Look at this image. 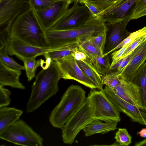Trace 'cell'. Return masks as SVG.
Listing matches in <instances>:
<instances>
[{
    "label": "cell",
    "mask_w": 146,
    "mask_h": 146,
    "mask_svg": "<svg viewBox=\"0 0 146 146\" xmlns=\"http://www.w3.org/2000/svg\"><path fill=\"white\" fill-rule=\"evenodd\" d=\"M61 74L56 62L52 61L46 69L36 76L30 97L26 106L27 113L33 112L58 91V83Z\"/></svg>",
    "instance_id": "1"
},
{
    "label": "cell",
    "mask_w": 146,
    "mask_h": 146,
    "mask_svg": "<svg viewBox=\"0 0 146 146\" xmlns=\"http://www.w3.org/2000/svg\"><path fill=\"white\" fill-rule=\"evenodd\" d=\"M114 138L119 146H128L131 143L132 137L126 128H118Z\"/></svg>",
    "instance_id": "30"
},
{
    "label": "cell",
    "mask_w": 146,
    "mask_h": 146,
    "mask_svg": "<svg viewBox=\"0 0 146 146\" xmlns=\"http://www.w3.org/2000/svg\"><path fill=\"white\" fill-rule=\"evenodd\" d=\"M146 7V0H139L136 3L132 14L141 10Z\"/></svg>",
    "instance_id": "39"
},
{
    "label": "cell",
    "mask_w": 146,
    "mask_h": 146,
    "mask_svg": "<svg viewBox=\"0 0 146 146\" xmlns=\"http://www.w3.org/2000/svg\"><path fill=\"white\" fill-rule=\"evenodd\" d=\"M94 107L90 98L86 97L81 107L61 129L63 142L72 144L81 130L88 123L95 119Z\"/></svg>",
    "instance_id": "5"
},
{
    "label": "cell",
    "mask_w": 146,
    "mask_h": 146,
    "mask_svg": "<svg viewBox=\"0 0 146 146\" xmlns=\"http://www.w3.org/2000/svg\"><path fill=\"white\" fill-rule=\"evenodd\" d=\"M72 3H78V0H72Z\"/></svg>",
    "instance_id": "42"
},
{
    "label": "cell",
    "mask_w": 146,
    "mask_h": 146,
    "mask_svg": "<svg viewBox=\"0 0 146 146\" xmlns=\"http://www.w3.org/2000/svg\"><path fill=\"white\" fill-rule=\"evenodd\" d=\"M131 17L129 16L124 20L116 23H105L106 40L102 56L108 54L109 52L130 34L131 33L127 30L126 27L131 20Z\"/></svg>",
    "instance_id": "14"
},
{
    "label": "cell",
    "mask_w": 146,
    "mask_h": 146,
    "mask_svg": "<svg viewBox=\"0 0 146 146\" xmlns=\"http://www.w3.org/2000/svg\"><path fill=\"white\" fill-rule=\"evenodd\" d=\"M21 71L11 69L0 61V86H9L22 90L25 87L20 82Z\"/></svg>",
    "instance_id": "18"
},
{
    "label": "cell",
    "mask_w": 146,
    "mask_h": 146,
    "mask_svg": "<svg viewBox=\"0 0 146 146\" xmlns=\"http://www.w3.org/2000/svg\"><path fill=\"white\" fill-rule=\"evenodd\" d=\"M23 113L22 110L13 107L0 108V133L19 119Z\"/></svg>",
    "instance_id": "20"
},
{
    "label": "cell",
    "mask_w": 146,
    "mask_h": 146,
    "mask_svg": "<svg viewBox=\"0 0 146 146\" xmlns=\"http://www.w3.org/2000/svg\"><path fill=\"white\" fill-rule=\"evenodd\" d=\"M88 96L94 106V119L104 121H120V111L108 98L104 90L91 89Z\"/></svg>",
    "instance_id": "7"
},
{
    "label": "cell",
    "mask_w": 146,
    "mask_h": 146,
    "mask_svg": "<svg viewBox=\"0 0 146 146\" xmlns=\"http://www.w3.org/2000/svg\"><path fill=\"white\" fill-rule=\"evenodd\" d=\"M86 55L102 78L108 74L111 66L109 54L104 56Z\"/></svg>",
    "instance_id": "23"
},
{
    "label": "cell",
    "mask_w": 146,
    "mask_h": 146,
    "mask_svg": "<svg viewBox=\"0 0 146 146\" xmlns=\"http://www.w3.org/2000/svg\"><path fill=\"white\" fill-rule=\"evenodd\" d=\"M56 61L60 70L62 78L76 80L91 89L96 88L83 72L72 54Z\"/></svg>",
    "instance_id": "11"
},
{
    "label": "cell",
    "mask_w": 146,
    "mask_h": 146,
    "mask_svg": "<svg viewBox=\"0 0 146 146\" xmlns=\"http://www.w3.org/2000/svg\"><path fill=\"white\" fill-rule=\"evenodd\" d=\"M31 7L29 0H0L1 30L9 33L14 21Z\"/></svg>",
    "instance_id": "9"
},
{
    "label": "cell",
    "mask_w": 146,
    "mask_h": 146,
    "mask_svg": "<svg viewBox=\"0 0 146 146\" xmlns=\"http://www.w3.org/2000/svg\"><path fill=\"white\" fill-rule=\"evenodd\" d=\"M132 82L140 87L142 103L146 108V62L139 69Z\"/></svg>",
    "instance_id": "24"
},
{
    "label": "cell",
    "mask_w": 146,
    "mask_h": 146,
    "mask_svg": "<svg viewBox=\"0 0 146 146\" xmlns=\"http://www.w3.org/2000/svg\"><path fill=\"white\" fill-rule=\"evenodd\" d=\"M120 0V1H123V0Z\"/></svg>",
    "instance_id": "44"
},
{
    "label": "cell",
    "mask_w": 146,
    "mask_h": 146,
    "mask_svg": "<svg viewBox=\"0 0 146 146\" xmlns=\"http://www.w3.org/2000/svg\"><path fill=\"white\" fill-rule=\"evenodd\" d=\"M146 60V40L140 49L119 74V77L132 82L137 71Z\"/></svg>",
    "instance_id": "17"
},
{
    "label": "cell",
    "mask_w": 146,
    "mask_h": 146,
    "mask_svg": "<svg viewBox=\"0 0 146 146\" xmlns=\"http://www.w3.org/2000/svg\"><path fill=\"white\" fill-rule=\"evenodd\" d=\"M118 122L115 121H104L95 119L91 121L82 129L85 136L88 137L94 134H104L117 129Z\"/></svg>",
    "instance_id": "19"
},
{
    "label": "cell",
    "mask_w": 146,
    "mask_h": 146,
    "mask_svg": "<svg viewBox=\"0 0 146 146\" xmlns=\"http://www.w3.org/2000/svg\"><path fill=\"white\" fill-rule=\"evenodd\" d=\"M139 0H123L102 15L100 18L105 23L121 21L132 14L136 3Z\"/></svg>",
    "instance_id": "16"
},
{
    "label": "cell",
    "mask_w": 146,
    "mask_h": 146,
    "mask_svg": "<svg viewBox=\"0 0 146 146\" xmlns=\"http://www.w3.org/2000/svg\"><path fill=\"white\" fill-rule=\"evenodd\" d=\"M70 4L67 0H61L44 9L33 10L41 26L46 31L51 29L63 16Z\"/></svg>",
    "instance_id": "12"
},
{
    "label": "cell",
    "mask_w": 146,
    "mask_h": 146,
    "mask_svg": "<svg viewBox=\"0 0 146 146\" xmlns=\"http://www.w3.org/2000/svg\"><path fill=\"white\" fill-rule=\"evenodd\" d=\"M78 50L77 43H75L47 52L44 55L46 60L45 67L48 68L52 61H57L72 54Z\"/></svg>",
    "instance_id": "22"
},
{
    "label": "cell",
    "mask_w": 146,
    "mask_h": 146,
    "mask_svg": "<svg viewBox=\"0 0 146 146\" xmlns=\"http://www.w3.org/2000/svg\"><path fill=\"white\" fill-rule=\"evenodd\" d=\"M135 146H146V139L135 143Z\"/></svg>",
    "instance_id": "41"
},
{
    "label": "cell",
    "mask_w": 146,
    "mask_h": 146,
    "mask_svg": "<svg viewBox=\"0 0 146 146\" xmlns=\"http://www.w3.org/2000/svg\"><path fill=\"white\" fill-rule=\"evenodd\" d=\"M103 90L108 98L119 111L125 113L133 121L146 125V108H139L125 102L106 86Z\"/></svg>",
    "instance_id": "13"
},
{
    "label": "cell",
    "mask_w": 146,
    "mask_h": 146,
    "mask_svg": "<svg viewBox=\"0 0 146 146\" xmlns=\"http://www.w3.org/2000/svg\"><path fill=\"white\" fill-rule=\"evenodd\" d=\"M121 81V85L118 86L113 88L108 87L125 102L139 108H145L142 103L139 86L131 81L122 78Z\"/></svg>",
    "instance_id": "15"
},
{
    "label": "cell",
    "mask_w": 146,
    "mask_h": 146,
    "mask_svg": "<svg viewBox=\"0 0 146 146\" xmlns=\"http://www.w3.org/2000/svg\"><path fill=\"white\" fill-rule=\"evenodd\" d=\"M121 1L119 0H78L79 4L82 5L86 2L95 6L100 11L101 15Z\"/></svg>",
    "instance_id": "27"
},
{
    "label": "cell",
    "mask_w": 146,
    "mask_h": 146,
    "mask_svg": "<svg viewBox=\"0 0 146 146\" xmlns=\"http://www.w3.org/2000/svg\"><path fill=\"white\" fill-rule=\"evenodd\" d=\"M36 58L28 59L23 62L28 82L31 81L36 76V71L39 66H41L42 68L44 67V60L42 59L36 60Z\"/></svg>",
    "instance_id": "25"
},
{
    "label": "cell",
    "mask_w": 146,
    "mask_h": 146,
    "mask_svg": "<svg viewBox=\"0 0 146 146\" xmlns=\"http://www.w3.org/2000/svg\"><path fill=\"white\" fill-rule=\"evenodd\" d=\"M76 60L77 63L85 75L95 85L98 90H103L102 83V77L94 67L89 58L82 61Z\"/></svg>",
    "instance_id": "21"
},
{
    "label": "cell",
    "mask_w": 146,
    "mask_h": 146,
    "mask_svg": "<svg viewBox=\"0 0 146 146\" xmlns=\"http://www.w3.org/2000/svg\"><path fill=\"white\" fill-rule=\"evenodd\" d=\"M145 34H146V27H144L135 32L131 33L129 35L109 52L108 54L120 48L125 45L133 42L139 37Z\"/></svg>",
    "instance_id": "31"
},
{
    "label": "cell",
    "mask_w": 146,
    "mask_h": 146,
    "mask_svg": "<svg viewBox=\"0 0 146 146\" xmlns=\"http://www.w3.org/2000/svg\"><path fill=\"white\" fill-rule=\"evenodd\" d=\"M106 30L105 23L98 17H94L83 25L61 30L46 31L48 47L58 48L75 43L88 37L95 36Z\"/></svg>",
    "instance_id": "2"
},
{
    "label": "cell",
    "mask_w": 146,
    "mask_h": 146,
    "mask_svg": "<svg viewBox=\"0 0 146 146\" xmlns=\"http://www.w3.org/2000/svg\"><path fill=\"white\" fill-rule=\"evenodd\" d=\"M146 40V34L139 37L132 42L127 48L121 58L129 55L136 48Z\"/></svg>",
    "instance_id": "35"
},
{
    "label": "cell",
    "mask_w": 146,
    "mask_h": 146,
    "mask_svg": "<svg viewBox=\"0 0 146 146\" xmlns=\"http://www.w3.org/2000/svg\"><path fill=\"white\" fill-rule=\"evenodd\" d=\"M120 73L117 71L108 74L102 78V84L111 88L120 85L121 81L119 76Z\"/></svg>",
    "instance_id": "29"
},
{
    "label": "cell",
    "mask_w": 146,
    "mask_h": 146,
    "mask_svg": "<svg viewBox=\"0 0 146 146\" xmlns=\"http://www.w3.org/2000/svg\"><path fill=\"white\" fill-rule=\"evenodd\" d=\"M137 135L139 134L141 137L143 138H146V128H143L137 133Z\"/></svg>",
    "instance_id": "40"
},
{
    "label": "cell",
    "mask_w": 146,
    "mask_h": 146,
    "mask_svg": "<svg viewBox=\"0 0 146 146\" xmlns=\"http://www.w3.org/2000/svg\"><path fill=\"white\" fill-rule=\"evenodd\" d=\"M68 2L70 4L72 3V0H67Z\"/></svg>",
    "instance_id": "43"
},
{
    "label": "cell",
    "mask_w": 146,
    "mask_h": 146,
    "mask_svg": "<svg viewBox=\"0 0 146 146\" xmlns=\"http://www.w3.org/2000/svg\"><path fill=\"white\" fill-rule=\"evenodd\" d=\"M5 45L8 55H15L23 62L28 59L44 56L47 52L58 48L36 46L10 37Z\"/></svg>",
    "instance_id": "10"
},
{
    "label": "cell",
    "mask_w": 146,
    "mask_h": 146,
    "mask_svg": "<svg viewBox=\"0 0 146 146\" xmlns=\"http://www.w3.org/2000/svg\"><path fill=\"white\" fill-rule=\"evenodd\" d=\"M83 5H85L94 17L100 18L101 13L99 10L92 4L86 2H84Z\"/></svg>",
    "instance_id": "37"
},
{
    "label": "cell",
    "mask_w": 146,
    "mask_h": 146,
    "mask_svg": "<svg viewBox=\"0 0 146 146\" xmlns=\"http://www.w3.org/2000/svg\"><path fill=\"white\" fill-rule=\"evenodd\" d=\"M73 3L50 29L65 30L77 27L94 17L85 5Z\"/></svg>",
    "instance_id": "8"
},
{
    "label": "cell",
    "mask_w": 146,
    "mask_h": 146,
    "mask_svg": "<svg viewBox=\"0 0 146 146\" xmlns=\"http://www.w3.org/2000/svg\"><path fill=\"white\" fill-rule=\"evenodd\" d=\"M86 95L80 86L72 85L69 87L50 114L49 121L52 126L61 129L83 105Z\"/></svg>",
    "instance_id": "4"
},
{
    "label": "cell",
    "mask_w": 146,
    "mask_h": 146,
    "mask_svg": "<svg viewBox=\"0 0 146 146\" xmlns=\"http://www.w3.org/2000/svg\"></svg>",
    "instance_id": "45"
},
{
    "label": "cell",
    "mask_w": 146,
    "mask_h": 146,
    "mask_svg": "<svg viewBox=\"0 0 146 146\" xmlns=\"http://www.w3.org/2000/svg\"><path fill=\"white\" fill-rule=\"evenodd\" d=\"M89 37L83 39L77 43L79 50L86 55L103 56V52L89 39Z\"/></svg>",
    "instance_id": "26"
},
{
    "label": "cell",
    "mask_w": 146,
    "mask_h": 146,
    "mask_svg": "<svg viewBox=\"0 0 146 146\" xmlns=\"http://www.w3.org/2000/svg\"><path fill=\"white\" fill-rule=\"evenodd\" d=\"M9 37L35 46L48 47L46 31L41 26L31 7L13 22Z\"/></svg>",
    "instance_id": "3"
},
{
    "label": "cell",
    "mask_w": 146,
    "mask_h": 146,
    "mask_svg": "<svg viewBox=\"0 0 146 146\" xmlns=\"http://www.w3.org/2000/svg\"><path fill=\"white\" fill-rule=\"evenodd\" d=\"M146 16V7L131 15V20L136 19Z\"/></svg>",
    "instance_id": "38"
},
{
    "label": "cell",
    "mask_w": 146,
    "mask_h": 146,
    "mask_svg": "<svg viewBox=\"0 0 146 146\" xmlns=\"http://www.w3.org/2000/svg\"><path fill=\"white\" fill-rule=\"evenodd\" d=\"M11 94L9 90L0 86V108L7 106L10 104Z\"/></svg>",
    "instance_id": "34"
},
{
    "label": "cell",
    "mask_w": 146,
    "mask_h": 146,
    "mask_svg": "<svg viewBox=\"0 0 146 146\" xmlns=\"http://www.w3.org/2000/svg\"><path fill=\"white\" fill-rule=\"evenodd\" d=\"M106 30L95 36L89 37V39L104 53L106 42Z\"/></svg>",
    "instance_id": "32"
},
{
    "label": "cell",
    "mask_w": 146,
    "mask_h": 146,
    "mask_svg": "<svg viewBox=\"0 0 146 146\" xmlns=\"http://www.w3.org/2000/svg\"><path fill=\"white\" fill-rule=\"evenodd\" d=\"M0 61L5 65L11 69L20 71L25 70L24 66L19 64L8 56L5 45L0 46Z\"/></svg>",
    "instance_id": "28"
},
{
    "label": "cell",
    "mask_w": 146,
    "mask_h": 146,
    "mask_svg": "<svg viewBox=\"0 0 146 146\" xmlns=\"http://www.w3.org/2000/svg\"><path fill=\"white\" fill-rule=\"evenodd\" d=\"M60 0H29V2L31 7L36 11L44 9Z\"/></svg>",
    "instance_id": "33"
},
{
    "label": "cell",
    "mask_w": 146,
    "mask_h": 146,
    "mask_svg": "<svg viewBox=\"0 0 146 146\" xmlns=\"http://www.w3.org/2000/svg\"><path fill=\"white\" fill-rule=\"evenodd\" d=\"M133 42L123 46L117 50L113 51L111 54L112 61L111 66L113 65L121 59L125 50Z\"/></svg>",
    "instance_id": "36"
},
{
    "label": "cell",
    "mask_w": 146,
    "mask_h": 146,
    "mask_svg": "<svg viewBox=\"0 0 146 146\" xmlns=\"http://www.w3.org/2000/svg\"><path fill=\"white\" fill-rule=\"evenodd\" d=\"M0 138L23 146H42L44 141L26 122L19 119L0 133Z\"/></svg>",
    "instance_id": "6"
},
{
    "label": "cell",
    "mask_w": 146,
    "mask_h": 146,
    "mask_svg": "<svg viewBox=\"0 0 146 146\" xmlns=\"http://www.w3.org/2000/svg\"></svg>",
    "instance_id": "46"
}]
</instances>
